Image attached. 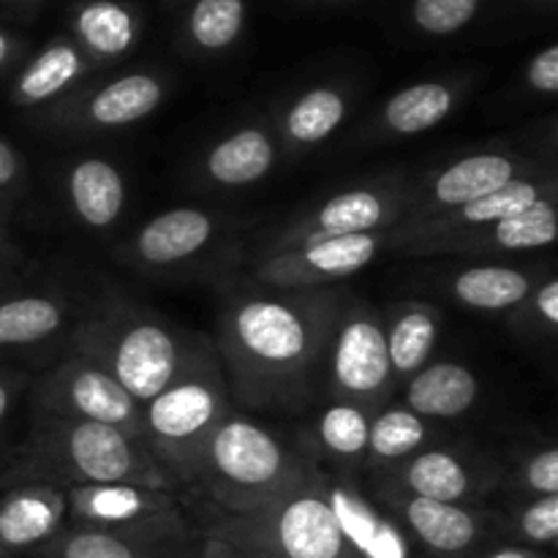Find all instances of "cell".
<instances>
[{
  "instance_id": "8fae6325",
  "label": "cell",
  "mask_w": 558,
  "mask_h": 558,
  "mask_svg": "<svg viewBox=\"0 0 558 558\" xmlns=\"http://www.w3.org/2000/svg\"><path fill=\"white\" fill-rule=\"evenodd\" d=\"M390 248V232L314 240L278 254H259L254 278L270 289H330L374 265L376 256Z\"/></svg>"
},
{
  "instance_id": "e575fe53",
  "label": "cell",
  "mask_w": 558,
  "mask_h": 558,
  "mask_svg": "<svg viewBox=\"0 0 558 558\" xmlns=\"http://www.w3.org/2000/svg\"><path fill=\"white\" fill-rule=\"evenodd\" d=\"M510 325L521 336L529 338H554L558 332V281L548 276L537 281L529 298L510 311Z\"/></svg>"
},
{
  "instance_id": "ba28073f",
  "label": "cell",
  "mask_w": 558,
  "mask_h": 558,
  "mask_svg": "<svg viewBox=\"0 0 558 558\" xmlns=\"http://www.w3.org/2000/svg\"><path fill=\"white\" fill-rule=\"evenodd\" d=\"M27 396H31L33 414L112 425L145 445L140 403L107 371L80 354H69L47 374L38 376L27 387Z\"/></svg>"
},
{
  "instance_id": "7bdbcfd3",
  "label": "cell",
  "mask_w": 558,
  "mask_h": 558,
  "mask_svg": "<svg viewBox=\"0 0 558 558\" xmlns=\"http://www.w3.org/2000/svg\"><path fill=\"white\" fill-rule=\"evenodd\" d=\"M22 259H25V256H22V248L14 243L11 232L5 229L3 218H0V267H9L11 270V267L22 265Z\"/></svg>"
},
{
  "instance_id": "277c9868",
  "label": "cell",
  "mask_w": 558,
  "mask_h": 558,
  "mask_svg": "<svg viewBox=\"0 0 558 558\" xmlns=\"http://www.w3.org/2000/svg\"><path fill=\"white\" fill-rule=\"evenodd\" d=\"M314 466V456L287 447L270 428L227 412L202 450L194 488L205 490L223 515H243L308 480Z\"/></svg>"
},
{
  "instance_id": "484cf974",
  "label": "cell",
  "mask_w": 558,
  "mask_h": 558,
  "mask_svg": "<svg viewBox=\"0 0 558 558\" xmlns=\"http://www.w3.org/2000/svg\"><path fill=\"white\" fill-rule=\"evenodd\" d=\"M85 49L71 41H54L22 69L11 87V104L22 109L52 107L54 101L74 93L76 82L85 76Z\"/></svg>"
},
{
  "instance_id": "30bf717a",
  "label": "cell",
  "mask_w": 558,
  "mask_h": 558,
  "mask_svg": "<svg viewBox=\"0 0 558 558\" xmlns=\"http://www.w3.org/2000/svg\"><path fill=\"white\" fill-rule=\"evenodd\" d=\"M63 490L65 526L191 534L189 515L178 490H156L129 483L69 485Z\"/></svg>"
},
{
  "instance_id": "7dc6e473",
  "label": "cell",
  "mask_w": 558,
  "mask_h": 558,
  "mask_svg": "<svg viewBox=\"0 0 558 558\" xmlns=\"http://www.w3.org/2000/svg\"><path fill=\"white\" fill-rule=\"evenodd\" d=\"M9 287H11V270L9 267H0V292H5Z\"/></svg>"
},
{
  "instance_id": "f1b7e54d",
  "label": "cell",
  "mask_w": 558,
  "mask_h": 558,
  "mask_svg": "<svg viewBox=\"0 0 558 558\" xmlns=\"http://www.w3.org/2000/svg\"><path fill=\"white\" fill-rule=\"evenodd\" d=\"M349 114V98L338 87H314L294 98L283 118L278 120L276 134L281 140V150L303 153L308 147L330 140L343 125Z\"/></svg>"
},
{
  "instance_id": "7402d4cb",
  "label": "cell",
  "mask_w": 558,
  "mask_h": 558,
  "mask_svg": "<svg viewBox=\"0 0 558 558\" xmlns=\"http://www.w3.org/2000/svg\"><path fill=\"white\" fill-rule=\"evenodd\" d=\"M65 199L82 227L90 232H107L123 216V172L107 158H80L65 172Z\"/></svg>"
},
{
  "instance_id": "9a60e30c",
  "label": "cell",
  "mask_w": 558,
  "mask_h": 558,
  "mask_svg": "<svg viewBox=\"0 0 558 558\" xmlns=\"http://www.w3.org/2000/svg\"><path fill=\"white\" fill-rule=\"evenodd\" d=\"M532 174V163L515 153L485 150L463 156L430 172L417 185H409V213L403 221L428 218L505 189L512 180Z\"/></svg>"
},
{
  "instance_id": "8d00e7d4",
  "label": "cell",
  "mask_w": 558,
  "mask_h": 558,
  "mask_svg": "<svg viewBox=\"0 0 558 558\" xmlns=\"http://www.w3.org/2000/svg\"><path fill=\"white\" fill-rule=\"evenodd\" d=\"M515 532L532 548H550L558 539V496H534L515 515Z\"/></svg>"
},
{
  "instance_id": "4dcf8cb0",
  "label": "cell",
  "mask_w": 558,
  "mask_h": 558,
  "mask_svg": "<svg viewBox=\"0 0 558 558\" xmlns=\"http://www.w3.org/2000/svg\"><path fill=\"white\" fill-rule=\"evenodd\" d=\"M434 439L436 434L428 420L409 412L403 403H385L371 414L368 456H365L363 472H385V469L412 458L414 452L430 447Z\"/></svg>"
},
{
  "instance_id": "7a4b0ae2",
  "label": "cell",
  "mask_w": 558,
  "mask_h": 558,
  "mask_svg": "<svg viewBox=\"0 0 558 558\" xmlns=\"http://www.w3.org/2000/svg\"><path fill=\"white\" fill-rule=\"evenodd\" d=\"M11 483L69 485L129 483L178 490L142 441L112 425L33 414L20 450L0 469V488Z\"/></svg>"
},
{
  "instance_id": "f6af8a7d",
  "label": "cell",
  "mask_w": 558,
  "mask_h": 558,
  "mask_svg": "<svg viewBox=\"0 0 558 558\" xmlns=\"http://www.w3.org/2000/svg\"><path fill=\"white\" fill-rule=\"evenodd\" d=\"M488 558H543L537 550H529V548H505V550H496Z\"/></svg>"
},
{
  "instance_id": "52a82bcc",
  "label": "cell",
  "mask_w": 558,
  "mask_h": 558,
  "mask_svg": "<svg viewBox=\"0 0 558 558\" xmlns=\"http://www.w3.org/2000/svg\"><path fill=\"white\" fill-rule=\"evenodd\" d=\"M392 379L390 354H387L385 322L374 305L343 294L322 376V398L347 401L368 409L371 414L390 403Z\"/></svg>"
},
{
  "instance_id": "ee69618b",
  "label": "cell",
  "mask_w": 558,
  "mask_h": 558,
  "mask_svg": "<svg viewBox=\"0 0 558 558\" xmlns=\"http://www.w3.org/2000/svg\"><path fill=\"white\" fill-rule=\"evenodd\" d=\"M11 58H14V41H11V36H5L0 31V71L11 63Z\"/></svg>"
},
{
  "instance_id": "603a6c76",
  "label": "cell",
  "mask_w": 558,
  "mask_h": 558,
  "mask_svg": "<svg viewBox=\"0 0 558 558\" xmlns=\"http://www.w3.org/2000/svg\"><path fill=\"white\" fill-rule=\"evenodd\" d=\"M185 539H191V534L63 526L36 550V558H161Z\"/></svg>"
},
{
  "instance_id": "e0dca14e",
  "label": "cell",
  "mask_w": 558,
  "mask_h": 558,
  "mask_svg": "<svg viewBox=\"0 0 558 558\" xmlns=\"http://www.w3.org/2000/svg\"><path fill=\"white\" fill-rule=\"evenodd\" d=\"M554 194V178L539 180L534 178V172L523 174V178L507 183L505 189L490 191V194L466 202V205L461 207H452V210L436 213V216L428 218L401 221L396 229H390L392 248L403 251V254H412L420 245L436 243V240L450 238V234L466 232V229H477L485 227V223L501 221V218L518 216V213L529 210V207L537 205L539 199Z\"/></svg>"
},
{
  "instance_id": "6da1fadb",
  "label": "cell",
  "mask_w": 558,
  "mask_h": 558,
  "mask_svg": "<svg viewBox=\"0 0 558 558\" xmlns=\"http://www.w3.org/2000/svg\"><path fill=\"white\" fill-rule=\"evenodd\" d=\"M341 289H276L223 305L218 360L234 401L256 412H298L322 398V376Z\"/></svg>"
},
{
  "instance_id": "4fadbf2b",
  "label": "cell",
  "mask_w": 558,
  "mask_h": 558,
  "mask_svg": "<svg viewBox=\"0 0 558 558\" xmlns=\"http://www.w3.org/2000/svg\"><path fill=\"white\" fill-rule=\"evenodd\" d=\"M161 101L163 82L158 76L125 74L87 93H69L38 120L63 134H101L150 118Z\"/></svg>"
},
{
  "instance_id": "3957f363",
  "label": "cell",
  "mask_w": 558,
  "mask_h": 558,
  "mask_svg": "<svg viewBox=\"0 0 558 558\" xmlns=\"http://www.w3.org/2000/svg\"><path fill=\"white\" fill-rule=\"evenodd\" d=\"M232 412L227 374L210 338L194 332L189 357L167 390L142 407L145 447L178 488H194L202 450Z\"/></svg>"
},
{
  "instance_id": "d6a6232c",
  "label": "cell",
  "mask_w": 558,
  "mask_h": 558,
  "mask_svg": "<svg viewBox=\"0 0 558 558\" xmlns=\"http://www.w3.org/2000/svg\"><path fill=\"white\" fill-rule=\"evenodd\" d=\"M76 36L82 49L93 58H120L129 52L136 38L134 16L112 0H96L76 16Z\"/></svg>"
},
{
  "instance_id": "4316f807",
  "label": "cell",
  "mask_w": 558,
  "mask_h": 558,
  "mask_svg": "<svg viewBox=\"0 0 558 558\" xmlns=\"http://www.w3.org/2000/svg\"><path fill=\"white\" fill-rule=\"evenodd\" d=\"M439 327L441 314L430 303L407 300L392 311L390 322L385 325V336L396 387L407 385L417 371H423L430 363Z\"/></svg>"
},
{
  "instance_id": "7c38bea8",
  "label": "cell",
  "mask_w": 558,
  "mask_h": 558,
  "mask_svg": "<svg viewBox=\"0 0 558 558\" xmlns=\"http://www.w3.org/2000/svg\"><path fill=\"white\" fill-rule=\"evenodd\" d=\"M371 496L396 518L403 532L436 558H461L483 543L488 521L483 510L469 505L420 499L387 480L371 477Z\"/></svg>"
},
{
  "instance_id": "1f68e13d",
  "label": "cell",
  "mask_w": 558,
  "mask_h": 558,
  "mask_svg": "<svg viewBox=\"0 0 558 558\" xmlns=\"http://www.w3.org/2000/svg\"><path fill=\"white\" fill-rule=\"evenodd\" d=\"M371 412L347 401H327L314 420V439L319 450L341 472L352 474L365 469L368 456Z\"/></svg>"
},
{
  "instance_id": "c3c4849f",
  "label": "cell",
  "mask_w": 558,
  "mask_h": 558,
  "mask_svg": "<svg viewBox=\"0 0 558 558\" xmlns=\"http://www.w3.org/2000/svg\"><path fill=\"white\" fill-rule=\"evenodd\" d=\"M11 205V202H5V199H0V218H3V210H5V207H9Z\"/></svg>"
},
{
  "instance_id": "b9f144b4",
  "label": "cell",
  "mask_w": 558,
  "mask_h": 558,
  "mask_svg": "<svg viewBox=\"0 0 558 558\" xmlns=\"http://www.w3.org/2000/svg\"><path fill=\"white\" fill-rule=\"evenodd\" d=\"M196 558H245V556L240 554L232 543H227V539L216 537V534H205L199 550H196Z\"/></svg>"
},
{
  "instance_id": "cb8c5ba5",
  "label": "cell",
  "mask_w": 558,
  "mask_h": 558,
  "mask_svg": "<svg viewBox=\"0 0 558 558\" xmlns=\"http://www.w3.org/2000/svg\"><path fill=\"white\" fill-rule=\"evenodd\" d=\"M480 379L461 363H428L407 381L403 407L423 420H458L474 409Z\"/></svg>"
},
{
  "instance_id": "ab89813d",
  "label": "cell",
  "mask_w": 558,
  "mask_h": 558,
  "mask_svg": "<svg viewBox=\"0 0 558 558\" xmlns=\"http://www.w3.org/2000/svg\"><path fill=\"white\" fill-rule=\"evenodd\" d=\"M529 87H532L534 93H539V96H554L558 90V47L556 44H550V47H545L543 52L537 54V58L529 63Z\"/></svg>"
},
{
  "instance_id": "9c48e42d",
  "label": "cell",
  "mask_w": 558,
  "mask_h": 558,
  "mask_svg": "<svg viewBox=\"0 0 558 558\" xmlns=\"http://www.w3.org/2000/svg\"><path fill=\"white\" fill-rule=\"evenodd\" d=\"M409 213V183L398 174L376 178L354 189L338 191L330 199L319 202L294 221H289L262 254L294 248L314 240L349 238V234L390 232Z\"/></svg>"
},
{
  "instance_id": "d6986e66",
  "label": "cell",
  "mask_w": 558,
  "mask_h": 558,
  "mask_svg": "<svg viewBox=\"0 0 558 558\" xmlns=\"http://www.w3.org/2000/svg\"><path fill=\"white\" fill-rule=\"evenodd\" d=\"M556 240V194L545 196L529 210L485 227L450 234L436 243L420 245L409 256H499L539 251Z\"/></svg>"
},
{
  "instance_id": "d4e9b609",
  "label": "cell",
  "mask_w": 558,
  "mask_h": 558,
  "mask_svg": "<svg viewBox=\"0 0 558 558\" xmlns=\"http://www.w3.org/2000/svg\"><path fill=\"white\" fill-rule=\"evenodd\" d=\"M458 98L461 93L450 82L430 80L403 87L371 123V136L374 140H403V136L425 134L456 112Z\"/></svg>"
},
{
  "instance_id": "bcb514c9",
  "label": "cell",
  "mask_w": 558,
  "mask_h": 558,
  "mask_svg": "<svg viewBox=\"0 0 558 558\" xmlns=\"http://www.w3.org/2000/svg\"><path fill=\"white\" fill-rule=\"evenodd\" d=\"M161 558H196V554H194V548H191V539H185V543L174 545L172 550H167Z\"/></svg>"
},
{
  "instance_id": "74e56055",
  "label": "cell",
  "mask_w": 558,
  "mask_h": 558,
  "mask_svg": "<svg viewBox=\"0 0 558 558\" xmlns=\"http://www.w3.org/2000/svg\"><path fill=\"white\" fill-rule=\"evenodd\" d=\"M518 485L529 499L534 496H558V452L556 447H543L534 450L532 456L523 461L521 472H518Z\"/></svg>"
},
{
  "instance_id": "836d02e7",
  "label": "cell",
  "mask_w": 558,
  "mask_h": 558,
  "mask_svg": "<svg viewBox=\"0 0 558 558\" xmlns=\"http://www.w3.org/2000/svg\"><path fill=\"white\" fill-rule=\"evenodd\" d=\"M243 22V0H196L189 20L191 41L205 52H218L238 41Z\"/></svg>"
},
{
  "instance_id": "5b68a950",
  "label": "cell",
  "mask_w": 558,
  "mask_h": 558,
  "mask_svg": "<svg viewBox=\"0 0 558 558\" xmlns=\"http://www.w3.org/2000/svg\"><path fill=\"white\" fill-rule=\"evenodd\" d=\"M194 332H185L156 311L109 303L71 330L69 354L107 371L140 407L167 390L189 357Z\"/></svg>"
},
{
  "instance_id": "681fc988",
  "label": "cell",
  "mask_w": 558,
  "mask_h": 558,
  "mask_svg": "<svg viewBox=\"0 0 558 558\" xmlns=\"http://www.w3.org/2000/svg\"><path fill=\"white\" fill-rule=\"evenodd\" d=\"M0 558H9V556H5V550H3V545H0Z\"/></svg>"
},
{
  "instance_id": "60d3db41",
  "label": "cell",
  "mask_w": 558,
  "mask_h": 558,
  "mask_svg": "<svg viewBox=\"0 0 558 558\" xmlns=\"http://www.w3.org/2000/svg\"><path fill=\"white\" fill-rule=\"evenodd\" d=\"M27 387H31V376L25 371L0 368V439H3L5 425L14 414L16 401L22 398V392H27Z\"/></svg>"
},
{
  "instance_id": "f35d334b",
  "label": "cell",
  "mask_w": 558,
  "mask_h": 558,
  "mask_svg": "<svg viewBox=\"0 0 558 558\" xmlns=\"http://www.w3.org/2000/svg\"><path fill=\"white\" fill-rule=\"evenodd\" d=\"M27 180L25 158L11 142L0 140V199L11 202Z\"/></svg>"
},
{
  "instance_id": "83f0119b",
  "label": "cell",
  "mask_w": 558,
  "mask_h": 558,
  "mask_svg": "<svg viewBox=\"0 0 558 558\" xmlns=\"http://www.w3.org/2000/svg\"><path fill=\"white\" fill-rule=\"evenodd\" d=\"M69 325V303L60 294L33 292L0 300V354L41 347Z\"/></svg>"
},
{
  "instance_id": "f546056e",
  "label": "cell",
  "mask_w": 558,
  "mask_h": 558,
  "mask_svg": "<svg viewBox=\"0 0 558 558\" xmlns=\"http://www.w3.org/2000/svg\"><path fill=\"white\" fill-rule=\"evenodd\" d=\"M537 287L534 276L523 267L510 265H474L463 267L447 278V292L461 305L474 311H515L529 292Z\"/></svg>"
},
{
  "instance_id": "8992f818",
  "label": "cell",
  "mask_w": 558,
  "mask_h": 558,
  "mask_svg": "<svg viewBox=\"0 0 558 558\" xmlns=\"http://www.w3.org/2000/svg\"><path fill=\"white\" fill-rule=\"evenodd\" d=\"M207 534L232 543L245 558H357L322 496L316 466L308 480L259 510L221 512Z\"/></svg>"
},
{
  "instance_id": "ffe728a7",
  "label": "cell",
  "mask_w": 558,
  "mask_h": 558,
  "mask_svg": "<svg viewBox=\"0 0 558 558\" xmlns=\"http://www.w3.org/2000/svg\"><path fill=\"white\" fill-rule=\"evenodd\" d=\"M65 526V490L49 483L0 488V545L5 556L31 554Z\"/></svg>"
},
{
  "instance_id": "d590c367",
  "label": "cell",
  "mask_w": 558,
  "mask_h": 558,
  "mask_svg": "<svg viewBox=\"0 0 558 558\" xmlns=\"http://www.w3.org/2000/svg\"><path fill=\"white\" fill-rule=\"evenodd\" d=\"M480 0H414V22L430 36H450L474 20Z\"/></svg>"
},
{
  "instance_id": "ac0fdd59",
  "label": "cell",
  "mask_w": 558,
  "mask_h": 558,
  "mask_svg": "<svg viewBox=\"0 0 558 558\" xmlns=\"http://www.w3.org/2000/svg\"><path fill=\"white\" fill-rule=\"evenodd\" d=\"M218 238L216 213L199 207H172L136 229L120 251V262L140 270H172L199 256Z\"/></svg>"
},
{
  "instance_id": "5bb4252c",
  "label": "cell",
  "mask_w": 558,
  "mask_h": 558,
  "mask_svg": "<svg viewBox=\"0 0 558 558\" xmlns=\"http://www.w3.org/2000/svg\"><path fill=\"white\" fill-rule=\"evenodd\" d=\"M316 483L354 556L417 558L414 539L403 532L401 523L347 472H327L316 463Z\"/></svg>"
},
{
  "instance_id": "2e32d148",
  "label": "cell",
  "mask_w": 558,
  "mask_h": 558,
  "mask_svg": "<svg viewBox=\"0 0 558 558\" xmlns=\"http://www.w3.org/2000/svg\"><path fill=\"white\" fill-rule=\"evenodd\" d=\"M376 477L420 499L469 507H477V501L496 485L494 466L485 458L458 447H425L407 461L376 472Z\"/></svg>"
},
{
  "instance_id": "44dd1931",
  "label": "cell",
  "mask_w": 558,
  "mask_h": 558,
  "mask_svg": "<svg viewBox=\"0 0 558 558\" xmlns=\"http://www.w3.org/2000/svg\"><path fill=\"white\" fill-rule=\"evenodd\" d=\"M278 156H281V140L276 129L254 120L207 147L199 178L221 191L248 189L272 172Z\"/></svg>"
}]
</instances>
